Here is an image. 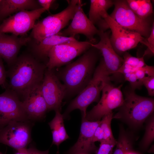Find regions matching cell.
Here are the masks:
<instances>
[{"label":"cell","instance_id":"ffe728a7","mask_svg":"<svg viewBox=\"0 0 154 154\" xmlns=\"http://www.w3.org/2000/svg\"><path fill=\"white\" fill-rule=\"evenodd\" d=\"M42 8L36 0H1L0 20H4L14 13L31 11Z\"/></svg>","mask_w":154,"mask_h":154},{"label":"cell","instance_id":"7c38bea8","mask_svg":"<svg viewBox=\"0 0 154 154\" xmlns=\"http://www.w3.org/2000/svg\"><path fill=\"white\" fill-rule=\"evenodd\" d=\"M29 120L23 102L15 93L7 90L0 94V129L13 122Z\"/></svg>","mask_w":154,"mask_h":154},{"label":"cell","instance_id":"484cf974","mask_svg":"<svg viewBox=\"0 0 154 154\" xmlns=\"http://www.w3.org/2000/svg\"><path fill=\"white\" fill-rule=\"evenodd\" d=\"M112 112H111L104 116L102 118L99 125L102 129L104 135L103 141H115L112 133L111 124L113 118Z\"/></svg>","mask_w":154,"mask_h":154},{"label":"cell","instance_id":"4dcf8cb0","mask_svg":"<svg viewBox=\"0 0 154 154\" xmlns=\"http://www.w3.org/2000/svg\"><path fill=\"white\" fill-rule=\"evenodd\" d=\"M15 154H49V150L40 151L35 147L30 146L29 148H26L17 151Z\"/></svg>","mask_w":154,"mask_h":154},{"label":"cell","instance_id":"3957f363","mask_svg":"<svg viewBox=\"0 0 154 154\" xmlns=\"http://www.w3.org/2000/svg\"><path fill=\"white\" fill-rule=\"evenodd\" d=\"M113 118L121 120L131 126L137 127L142 125L153 112V99L136 94L133 90L125 93L122 105Z\"/></svg>","mask_w":154,"mask_h":154},{"label":"cell","instance_id":"6da1fadb","mask_svg":"<svg viewBox=\"0 0 154 154\" xmlns=\"http://www.w3.org/2000/svg\"><path fill=\"white\" fill-rule=\"evenodd\" d=\"M11 66L8 72L9 90L23 98L40 86L46 68L30 53L21 54Z\"/></svg>","mask_w":154,"mask_h":154},{"label":"cell","instance_id":"9a60e30c","mask_svg":"<svg viewBox=\"0 0 154 154\" xmlns=\"http://www.w3.org/2000/svg\"><path fill=\"white\" fill-rule=\"evenodd\" d=\"M111 31L99 30L98 34L100 40L97 43L91 44V46L100 51L107 70L110 74L116 73L122 64L123 58L116 52L110 40Z\"/></svg>","mask_w":154,"mask_h":154},{"label":"cell","instance_id":"5bb4252c","mask_svg":"<svg viewBox=\"0 0 154 154\" xmlns=\"http://www.w3.org/2000/svg\"><path fill=\"white\" fill-rule=\"evenodd\" d=\"M82 6V1L79 0L71 23L66 29L58 34L64 37L74 38L77 34H83L88 40L94 44L96 41L94 36L98 35L99 30L86 15Z\"/></svg>","mask_w":154,"mask_h":154},{"label":"cell","instance_id":"f546056e","mask_svg":"<svg viewBox=\"0 0 154 154\" xmlns=\"http://www.w3.org/2000/svg\"><path fill=\"white\" fill-rule=\"evenodd\" d=\"M142 84L146 88L149 95H154V76H146L142 81Z\"/></svg>","mask_w":154,"mask_h":154},{"label":"cell","instance_id":"7a4b0ae2","mask_svg":"<svg viewBox=\"0 0 154 154\" xmlns=\"http://www.w3.org/2000/svg\"><path fill=\"white\" fill-rule=\"evenodd\" d=\"M98 50L92 46L60 71L58 76L65 87L66 95L79 94L89 83L97 60Z\"/></svg>","mask_w":154,"mask_h":154},{"label":"cell","instance_id":"e0dca14e","mask_svg":"<svg viewBox=\"0 0 154 154\" xmlns=\"http://www.w3.org/2000/svg\"><path fill=\"white\" fill-rule=\"evenodd\" d=\"M100 121H91L82 118L79 138L68 151V154H86L95 150L92 138Z\"/></svg>","mask_w":154,"mask_h":154},{"label":"cell","instance_id":"d6986e66","mask_svg":"<svg viewBox=\"0 0 154 154\" xmlns=\"http://www.w3.org/2000/svg\"><path fill=\"white\" fill-rule=\"evenodd\" d=\"M76 39L74 37H64L57 34L47 37L38 42L31 38L27 44L29 45L31 53L35 57L41 62L46 60L47 62L48 53L54 46L61 43Z\"/></svg>","mask_w":154,"mask_h":154},{"label":"cell","instance_id":"d590c367","mask_svg":"<svg viewBox=\"0 0 154 154\" xmlns=\"http://www.w3.org/2000/svg\"><path fill=\"white\" fill-rule=\"evenodd\" d=\"M104 139V135L103 130L99 125L96 128L92 138V141L94 143L97 141H101Z\"/></svg>","mask_w":154,"mask_h":154},{"label":"cell","instance_id":"7402d4cb","mask_svg":"<svg viewBox=\"0 0 154 154\" xmlns=\"http://www.w3.org/2000/svg\"><path fill=\"white\" fill-rule=\"evenodd\" d=\"M116 147L113 154H125L131 150L132 141L130 136L123 130H120Z\"/></svg>","mask_w":154,"mask_h":154},{"label":"cell","instance_id":"ac0fdd59","mask_svg":"<svg viewBox=\"0 0 154 154\" xmlns=\"http://www.w3.org/2000/svg\"><path fill=\"white\" fill-rule=\"evenodd\" d=\"M40 86L27 94L22 101L27 116L30 121L42 119L48 111V106L41 93Z\"/></svg>","mask_w":154,"mask_h":154},{"label":"cell","instance_id":"277c9868","mask_svg":"<svg viewBox=\"0 0 154 154\" xmlns=\"http://www.w3.org/2000/svg\"><path fill=\"white\" fill-rule=\"evenodd\" d=\"M110 74L103 58L96 68L89 83L69 104L63 115V117L73 110L78 109L81 111L82 118H85L88 106L98 100L103 88L109 82Z\"/></svg>","mask_w":154,"mask_h":154},{"label":"cell","instance_id":"74e56055","mask_svg":"<svg viewBox=\"0 0 154 154\" xmlns=\"http://www.w3.org/2000/svg\"><path fill=\"white\" fill-rule=\"evenodd\" d=\"M125 154H138L136 153L130 151L127 152Z\"/></svg>","mask_w":154,"mask_h":154},{"label":"cell","instance_id":"8992f818","mask_svg":"<svg viewBox=\"0 0 154 154\" xmlns=\"http://www.w3.org/2000/svg\"><path fill=\"white\" fill-rule=\"evenodd\" d=\"M114 9L109 15L123 28L139 34L147 38L150 35L154 22L151 17L145 19L139 18L129 7L126 0H113Z\"/></svg>","mask_w":154,"mask_h":154},{"label":"cell","instance_id":"1f68e13d","mask_svg":"<svg viewBox=\"0 0 154 154\" xmlns=\"http://www.w3.org/2000/svg\"><path fill=\"white\" fill-rule=\"evenodd\" d=\"M124 75L125 80L130 82L132 88L134 89L139 88L142 85L139 82L134 72L125 74Z\"/></svg>","mask_w":154,"mask_h":154},{"label":"cell","instance_id":"ab89813d","mask_svg":"<svg viewBox=\"0 0 154 154\" xmlns=\"http://www.w3.org/2000/svg\"><path fill=\"white\" fill-rule=\"evenodd\" d=\"M1 1V0H0V1Z\"/></svg>","mask_w":154,"mask_h":154},{"label":"cell","instance_id":"30bf717a","mask_svg":"<svg viewBox=\"0 0 154 154\" xmlns=\"http://www.w3.org/2000/svg\"><path fill=\"white\" fill-rule=\"evenodd\" d=\"M31 121L11 122L0 129V143L18 151L27 148L31 142Z\"/></svg>","mask_w":154,"mask_h":154},{"label":"cell","instance_id":"d6a6232c","mask_svg":"<svg viewBox=\"0 0 154 154\" xmlns=\"http://www.w3.org/2000/svg\"><path fill=\"white\" fill-rule=\"evenodd\" d=\"M39 4L41 7L45 9L46 11H49L52 8L56 9L58 5L55 0H37Z\"/></svg>","mask_w":154,"mask_h":154},{"label":"cell","instance_id":"5b68a950","mask_svg":"<svg viewBox=\"0 0 154 154\" xmlns=\"http://www.w3.org/2000/svg\"><path fill=\"white\" fill-rule=\"evenodd\" d=\"M78 1H68L67 7L62 11L50 15L35 23L29 36L31 39L38 42L61 31L72 19Z\"/></svg>","mask_w":154,"mask_h":154},{"label":"cell","instance_id":"8fae6325","mask_svg":"<svg viewBox=\"0 0 154 154\" xmlns=\"http://www.w3.org/2000/svg\"><path fill=\"white\" fill-rule=\"evenodd\" d=\"M46 10L43 8L18 12L3 20L0 25V33H10L17 36H25L33 28L37 20Z\"/></svg>","mask_w":154,"mask_h":154},{"label":"cell","instance_id":"f35d334b","mask_svg":"<svg viewBox=\"0 0 154 154\" xmlns=\"http://www.w3.org/2000/svg\"><path fill=\"white\" fill-rule=\"evenodd\" d=\"M0 154H3L0 152Z\"/></svg>","mask_w":154,"mask_h":154},{"label":"cell","instance_id":"603a6c76","mask_svg":"<svg viewBox=\"0 0 154 154\" xmlns=\"http://www.w3.org/2000/svg\"><path fill=\"white\" fill-rule=\"evenodd\" d=\"M55 115L53 119L48 123L51 128H54L58 132L61 143L69 138L64 124V117L60 111H55Z\"/></svg>","mask_w":154,"mask_h":154},{"label":"cell","instance_id":"f1b7e54d","mask_svg":"<svg viewBox=\"0 0 154 154\" xmlns=\"http://www.w3.org/2000/svg\"><path fill=\"white\" fill-rule=\"evenodd\" d=\"M147 42L145 45L147 47V50L145 51L143 56L151 52L152 54L154 52V23H153L150 34L146 38Z\"/></svg>","mask_w":154,"mask_h":154},{"label":"cell","instance_id":"4fadbf2b","mask_svg":"<svg viewBox=\"0 0 154 154\" xmlns=\"http://www.w3.org/2000/svg\"><path fill=\"white\" fill-rule=\"evenodd\" d=\"M40 88L48 111H60L62 100L66 95V90L52 70H45Z\"/></svg>","mask_w":154,"mask_h":154},{"label":"cell","instance_id":"52a82bcc","mask_svg":"<svg viewBox=\"0 0 154 154\" xmlns=\"http://www.w3.org/2000/svg\"><path fill=\"white\" fill-rule=\"evenodd\" d=\"M92 43L88 40L79 41L76 39L55 45L48 53L46 68L53 70L68 63L89 49Z\"/></svg>","mask_w":154,"mask_h":154},{"label":"cell","instance_id":"cb8c5ba5","mask_svg":"<svg viewBox=\"0 0 154 154\" xmlns=\"http://www.w3.org/2000/svg\"><path fill=\"white\" fill-rule=\"evenodd\" d=\"M147 121L145 131L141 141L140 146L143 150H146L154 139V117L151 115Z\"/></svg>","mask_w":154,"mask_h":154},{"label":"cell","instance_id":"836d02e7","mask_svg":"<svg viewBox=\"0 0 154 154\" xmlns=\"http://www.w3.org/2000/svg\"><path fill=\"white\" fill-rule=\"evenodd\" d=\"M6 72L2 59L0 58V85L3 88L6 87Z\"/></svg>","mask_w":154,"mask_h":154},{"label":"cell","instance_id":"9c48e42d","mask_svg":"<svg viewBox=\"0 0 154 154\" xmlns=\"http://www.w3.org/2000/svg\"><path fill=\"white\" fill-rule=\"evenodd\" d=\"M121 86L115 87L109 82L107 84L102 90V96L98 103L86 113L84 119L91 121H100L113 110L121 106L124 102Z\"/></svg>","mask_w":154,"mask_h":154},{"label":"cell","instance_id":"2e32d148","mask_svg":"<svg viewBox=\"0 0 154 154\" xmlns=\"http://www.w3.org/2000/svg\"><path fill=\"white\" fill-rule=\"evenodd\" d=\"M31 39L29 36L19 37L13 34L0 33V58L11 66L17 59L21 47Z\"/></svg>","mask_w":154,"mask_h":154},{"label":"cell","instance_id":"44dd1931","mask_svg":"<svg viewBox=\"0 0 154 154\" xmlns=\"http://www.w3.org/2000/svg\"><path fill=\"white\" fill-rule=\"evenodd\" d=\"M114 5L112 0H91L89 12V19L95 25L98 26L104 20L102 14Z\"/></svg>","mask_w":154,"mask_h":154},{"label":"cell","instance_id":"e575fe53","mask_svg":"<svg viewBox=\"0 0 154 154\" xmlns=\"http://www.w3.org/2000/svg\"><path fill=\"white\" fill-rule=\"evenodd\" d=\"M146 0H127L128 5L130 9L135 13L140 6Z\"/></svg>","mask_w":154,"mask_h":154},{"label":"cell","instance_id":"83f0119b","mask_svg":"<svg viewBox=\"0 0 154 154\" xmlns=\"http://www.w3.org/2000/svg\"><path fill=\"white\" fill-rule=\"evenodd\" d=\"M117 142V141H101L97 154H112L113 149Z\"/></svg>","mask_w":154,"mask_h":154},{"label":"cell","instance_id":"8d00e7d4","mask_svg":"<svg viewBox=\"0 0 154 154\" xmlns=\"http://www.w3.org/2000/svg\"><path fill=\"white\" fill-rule=\"evenodd\" d=\"M143 67L137 69L134 72L139 82L142 85H143V80L145 77L147 76H146V74Z\"/></svg>","mask_w":154,"mask_h":154},{"label":"cell","instance_id":"4316f807","mask_svg":"<svg viewBox=\"0 0 154 154\" xmlns=\"http://www.w3.org/2000/svg\"><path fill=\"white\" fill-rule=\"evenodd\" d=\"M135 13L140 18L145 19L153 14V8L151 1L146 0L139 7Z\"/></svg>","mask_w":154,"mask_h":154},{"label":"cell","instance_id":"d4e9b609","mask_svg":"<svg viewBox=\"0 0 154 154\" xmlns=\"http://www.w3.org/2000/svg\"><path fill=\"white\" fill-rule=\"evenodd\" d=\"M143 56L141 57H136L131 55L127 52L123 54V63L121 66L124 68L136 69L143 67L145 64Z\"/></svg>","mask_w":154,"mask_h":154},{"label":"cell","instance_id":"ba28073f","mask_svg":"<svg viewBox=\"0 0 154 154\" xmlns=\"http://www.w3.org/2000/svg\"><path fill=\"white\" fill-rule=\"evenodd\" d=\"M102 17L111 30V43L118 55L135 47L139 42L143 44L146 38L137 33L121 27L110 17L107 11L103 12Z\"/></svg>","mask_w":154,"mask_h":154}]
</instances>
